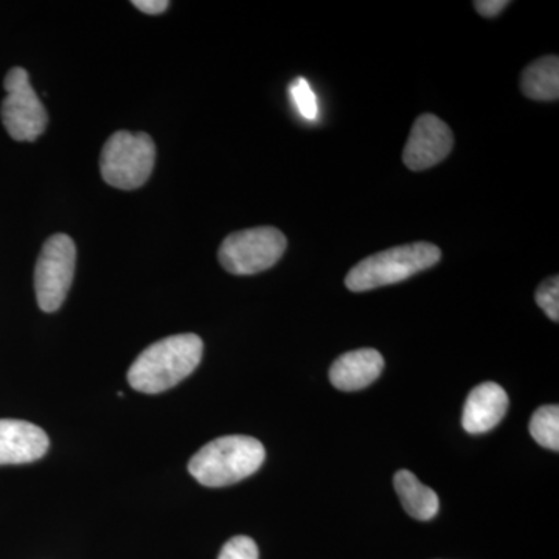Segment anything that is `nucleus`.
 <instances>
[{
  "mask_svg": "<svg viewBox=\"0 0 559 559\" xmlns=\"http://www.w3.org/2000/svg\"><path fill=\"white\" fill-rule=\"evenodd\" d=\"M396 495L403 503V509L414 520L430 521L437 516L440 510V500L432 488L426 487L417 479L414 473L401 469L395 474Z\"/></svg>",
  "mask_w": 559,
  "mask_h": 559,
  "instance_id": "obj_12",
  "label": "nucleus"
},
{
  "mask_svg": "<svg viewBox=\"0 0 559 559\" xmlns=\"http://www.w3.org/2000/svg\"><path fill=\"white\" fill-rule=\"evenodd\" d=\"M7 91L2 102V121L11 139L17 142H33L44 134L47 128V110L33 90L27 70L13 68L5 76Z\"/></svg>",
  "mask_w": 559,
  "mask_h": 559,
  "instance_id": "obj_7",
  "label": "nucleus"
},
{
  "mask_svg": "<svg viewBox=\"0 0 559 559\" xmlns=\"http://www.w3.org/2000/svg\"><path fill=\"white\" fill-rule=\"evenodd\" d=\"M536 304L540 310L549 316L550 320L558 322L559 320V278H547L546 282L540 283L539 288L536 289Z\"/></svg>",
  "mask_w": 559,
  "mask_h": 559,
  "instance_id": "obj_16",
  "label": "nucleus"
},
{
  "mask_svg": "<svg viewBox=\"0 0 559 559\" xmlns=\"http://www.w3.org/2000/svg\"><path fill=\"white\" fill-rule=\"evenodd\" d=\"M286 246L285 235L275 227L235 231L221 245L219 263L234 275L259 274L282 259Z\"/></svg>",
  "mask_w": 559,
  "mask_h": 559,
  "instance_id": "obj_5",
  "label": "nucleus"
},
{
  "mask_svg": "<svg viewBox=\"0 0 559 559\" xmlns=\"http://www.w3.org/2000/svg\"><path fill=\"white\" fill-rule=\"evenodd\" d=\"M509 395L496 382H484L469 393L463 407L462 425L468 433H485L495 429L509 409Z\"/></svg>",
  "mask_w": 559,
  "mask_h": 559,
  "instance_id": "obj_10",
  "label": "nucleus"
},
{
  "mask_svg": "<svg viewBox=\"0 0 559 559\" xmlns=\"http://www.w3.org/2000/svg\"><path fill=\"white\" fill-rule=\"evenodd\" d=\"M218 559H259V547L248 536H235L224 544Z\"/></svg>",
  "mask_w": 559,
  "mask_h": 559,
  "instance_id": "obj_17",
  "label": "nucleus"
},
{
  "mask_svg": "<svg viewBox=\"0 0 559 559\" xmlns=\"http://www.w3.org/2000/svg\"><path fill=\"white\" fill-rule=\"evenodd\" d=\"M204 344L197 334L165 337L150 345L128 371L131 388L142 393H160L175 388L200 366Z\"/></svg>",
  "mask_w": 559,
  "mask_h": 559,
  "instance_id": "obj_1",
  "label": "nucleus"
},
{
  "mask_svg": "<svg viewBox=\"0 0 559 559\" xmlns=\"http://www.w3.org/2000/svg\"><path fill=\"white\" fill-rule=\"evenodd\" d=\"M75 264V242L69 235L57 234L46 241L35 271L36 299L40 310H60L72 286Z\"/></svg>",
  "mask_w": 559,
  "mask_h": 559,
  "instance_id": "obj_6",
  "label": "nucleus"
},
{
  "mask_svg": "<svg viewBox=\"0 0 559 559\" xmlns=\"http://www.w3.org/2000/svg\"><path fill=\"white\" fill-rule=\"evenodd\" d=\"M384 359L373 348H360L345 353L334 360L330 369V381L342 392H358L369 388L380 378Z\"/></svg>",
  "mask_w": 559,
  "mask_h": 559,
  "instance_id": "obj_11",
  "label": "nucleus"
},
{
  "mask_svg": "<svg viewBox=\"0 0 559 559\" xmlns=\"http://www.w3.org/2000/svg\"><path fill=\"white\" fill-rule=\"evenodd\" d=\"M522 94L530 100L557 102L559 98V60L555 55L539 58L524 69Z\"/></svg>",
  "mask_w": 559,
  "mask_h": 559,
  "instance_id": "obj_13",
  "label": "nucleus"
},
{
  "mask_svg": "<svg viewBox=\"0 0 559 559\" xmlns=\"http://www.w3.org/2000/svg\"><path fill=\"white\" fill-rule=\"evenodd\" d=\"M509 5V0H479V2H474L477 13L484 17L498 16Z\"/></svg>",
  "mask_w": 559,
  "mask_h": 559,
  "instance_id": "obj_18",
  "label": "nucleus"
},
{
  "mask_svg": "<svg viewBox=\"0 0 559 559\" xmlns=\"http://www.w3.org/2000/svg\"><path fill=\"white\" fill-rule=\"evenodd\" d=\"M530 433L536 443L547 450L559 451V407L543 406L533 414Z\"/></svg>",
  "mask_w": 559,
  "mask_h": 559,
  "instance_id": "obj_14",
  "label": "nucleus"
},
{
  "mask_svg": "<svg viewBox=\"0 0 559 559\" xmlns=\"http://www.w3.org/2000/svg\"><path fill=\"white\" fill-rule=\"evenodd\" d=\"M290 98L299 110L300 116L307 120H316L319 116L318 98L310 83L305 79H297L289 86Z\"/></svg>",
  "mask_w": 559,
  "mask_h": 559,
  "instance_id": "obj_15",
  "label": "nucleus"
},
{
  "mask_svg": "<svg viewBox=\"0 0 559 559\" xmlns=\"http://www.w3.org/2000/svg\"><path fill=\"white\" fill-rule=\"evenodd\" d=\"M264 459L266 451L259 440L246 436L221 437L193 455L189 471L204 487L221 488L255 474Z\"/></svg>",
  "mask_w": 559,
  "mask_h": 559,
  "instance_id": "obj_2",
  "label": "nucleus"
},
{
  "mask_svg": "<svg viewBox=\"0 0 559 559\" xmlns=\"http://www.w3.org/2000/svg\"><path fill=\"white\" fill-rule=\"evenodd\" d=\"M49 437L38 426L22 419H0V465H21L43 459Z\"/></svg>",
  "mask_w": 559,
  "mask_h": 559,
  "instance_id": "obj_9",
  "label": "nucleus"
},
{
  "mask_svg": "<svg viewBox=\"0 0 559 559\" xmlns=\"http://www.w3.org/2000/svg\"><path fill=\"white\" fill-rule=\"evenodd\" d=\"M156 162V145L145 132L119 131L110 135L102 151L103 179L119 190L145 186Z\"/></svg>",
  "mask_w": 559,
  "mask_h": 559,
  "instance_id": "obj_4",
  "label": "nucleus"
},
{
  "mask_svg": "<svg viewBox=\"0 0 559 559\" xmlns=\"http://www.w3.org/2000/svg\"><path fill=\"white\" fill-rule=\"evenodd\" d=\"M440 259L441 250L432 242L419 241L396 246L359 261L348 272L345 285L353 293L395 285L418 272L436 266Z\"/></svg>",
  "mask_w": 559,
  "mask_h": 559,
  "instance_id": "obj_3",
  "label": "nucleus"
},
{
  "mask_svg": "<svg viewBox=\"0 0 559 559\" xmlns=\"http://www.w3.org/2000/svg\"><path fill=\"white\" fill-rule=\"evenodd\" d=\"M454 146L451 128L433 114L415 120L403 151V162L412 171L428 170L450 156Z\"/></svg>",
  "mask_w": 559,
  "mask_h": 559,
  "instance_id": "obj_8",
  "label": "nucleus"
},
{
  "mask_svg": "<svg viewBox=\"0 0 559 559\" xmlns=\"http://www.w3.org/2000/svg\"><path fill=\"white\" fill-rule=\"evenodd\" d=\"M132 5L146 14H160L170 7L168 0H134Z\"/></svg>",
  "mask_w": 559,
  "mask_h": 559,
  "instance_id": "obj_19",
  "label": "nucleus"
}]
</instances>
